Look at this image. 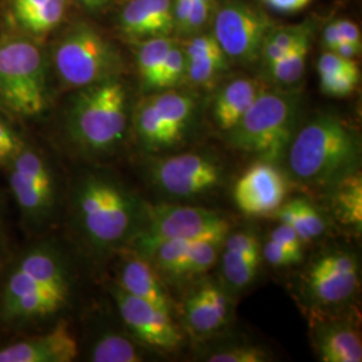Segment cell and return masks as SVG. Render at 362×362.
Segmentation results:
<instances>
[{
	"mask_svg": "<svg viewBox=\"0 0 362 362\" xmlns=\"http://www.w3.org/2000/svg\"><path fill=\"white\" fill-rule=\"evenodd\" d=\"M341 35L337 28L336 22L327 25L324 31V45L327 50H333L337 45L341 42Z\"/></svg>",
	"mask_w": 362,
	"mask_h": 362,
	"instance_id": "obj_50",
	"label": "cell"
},
{
	"mask_svg": "<svg viewBox=\"0 0 362 362\" xmlns=\"http://www.w3.org/2000/svg\"><path fill=\"white\" fill-rule=\"evenodd\" d=\"M215 11L214 0H192V8L188 18L185 34H196L204 30Z\"/></svg>",
	"mask_w": 362,
	"mask_h": 362,
	"instance_id": "obj_39",
	"label": "cell"
},
{
	"mask_svg": "<svg viewBox=\"0 0 362 362\" xmlns=\"http://www.w3.org/2000/svg\"><path fill=\"white\" fill-rule=\"evenodd\" d=\"M332 52H336V54L346 58V59H353L354 57H357L360 52H361V43L341 40Z\"/></svg>",
	"mask_w": 362,
	"mask_h": 362,
	"instance_id": "obj_49",
	"label": "cell"
},
{
	"mask_svg": "<svg viewBox=\"0 0 362 362\" xmlns=\"http://www.w3.org/2000/svg\"><path fill=\"white\" fill-rule=\"evenodd\" d=\"M0 104L19 116H37L46 109V66L33 39L0 38Z\"/></svg>",
	"mask_w": 362,
	"mask_h": 362,
	"instance_id": "obj_4",
	"label": "cell"
},
{
	"mask_svg": "<svg viewBox=\"0 0 362 362\" xmlns=\"http://www.w3.org/2000/svg\"><path fill=\"white\" fill-rule=\"evenodd\" d=\"M270 239L274 242L279 243L281 246L285 247L286 250H288L290 252H293L296 257L300 259L303 258V242L299 238L297 231L286 224V223H281L270 235Z\"/></svg>",
	"mask_w": 362,
	"mask_h": 362,
	"instance_id": "obj_41",
	"label": "cell"
},
{
	"mask_svg": "<svg viewBox=\"0 0 362 362\" xmlns=\"http://www.w3.org/2000/svg\"><path fill=\"white\" fill-rule=\"evenodd\" d=\"M77 1L88 8H101L107 3V0H77Z\"/></svg>",
	"mask_w": 362,
	"mask_h": 362,
	"instance_id": "obj_51",
	"label": "cell"
},
{
	"mask_svg": "<svg viewBox=\"0 0 362 362\" xmlns=\"http://www.w3.org/2000/svg\"><path fill=\"white\" fill-rule=\"evenodd\" d=\"M230 223L219 212L189 206H156L149 208L148 224L134 236V247L149 258L156 247L165 240L184 239L194 242L215 233H230Z\"/></svg>",
	"mask_w": 362,
	"mask_h": 362,
	"instance_id": "obj_7",
	"label": "cell"
},
{
	"mask_svg": "<svg viewBox=\"0 0 362 362\" xmlns=\"http://www.w3.org/2000/svg\"><path fill=\"white\" fill-rule=\"evenodd\" d=\"M66 13V0H46L19 23L34 34H45L58 26Z\"/></svg>",
	"mask_w": 362,
	"mask_h": 362,
	"instance_id": "obj_33",
	"label": "cell"
},
{
	"mask_svg": "<svg viewBox=\"0 0 362 362\" xmlns=\"http://www.w3.org/2000/svg\"><path fill=\"white\" fill-rule=\"evenodd\" d=\"M287 153L288 167L298 180L330 185L356 172L360 143L339 118L321 116L298 132Z\"/></svg>",
	"mask_w": 362,
	"mask_h": 362,
	"instance_id": "obj_1",
	"label": "cell"
},
{
	"mask_svg": "<svg viewBox=\"0 0 362 362\" xmlns=\"http://www.w3.org/2000/svg\"><path fill=\"white\" fill-rule=\"evenodd\" d=\"M310 37L311 28L308 25L281 27L276 30L272 28L263 42L260 54L267 65H272L297 47L302 40Z\"/></svg>",
	"mask_w": 362,
	"mask_h": 362,
	"instance_id": "obj_27",
	"label": "cell"
},
{
	"mask_svg": "<svg viewBox=\"0 0 362 362\" xmlns=\"http://www.w3.org/2000/svg\"><path fill=\"white\" fill-rule=\"evenodd\" d=\"M227 67V55H211L187 61L185 76L197 86L211 83Z\"/></svg>",
	"mask_w": 362,
	"mask_h": 362,
	"instance_id": "obj_35",
	"label": "cell"
},
{
	"mask_svg": "<svg viewBox=\"0 0 362 362\" xmlns=\"http://www.w3.org/2000/svg\"><path fill=\"white\" fill-rule=\"evenodd\" d=\"M358 66L354 62V59H346L341 55H338L332 50L325 52L320 59H318V73L321 76H329V74H336L341 71H350V70H357Z\"/></svg>",
	"mask_w": 362,
	"mask_h": 362,
	"instance_id": "obj_42",
	"label": "cell"
},
{
	"mask_svg": "<svg viewBox=\"0 0 362 362\" xmlns=\"http://www.w3.org/2000/svg\"><path fill=\"white\" fill-rule=\"evenodd\" d=\"M110 293L116 300L121 318L144 344L160 350H175L180 346L182 338L169 313L130 296L118 285L113 286Z\"/></svg>",
	"mask_w": 362,
	"mask_h": 362,
	"instance_id": "obj_10",
	"label": "cell"
},
{
	"mask_svg": "<svg viewBox=\"0 0 362 362\" xmlns=\"http://www.w3.org/2000/svg\"><path fill=\"white\" fill-rule=\"evenodd\" d=\"M358 81H360L358 69L320 77L321 90L332 97H348L357 89Z\"/></svg>",
	"mask_w": 362,
	"mask_h": 362,
	"instance_id": "obj_36",
	"label": "cell"
},
{
	"mask_svg": "<svg viewBox=\"0 0 362 362\" xmlns=\"http://www.w3.org/2000/svg\"><path fill=\"white\" fill-rule=\"evenodd\" d=\"M334 185V208L338 219L345 224L361 228L362 180L360 173L353 172Z\"/></svg>",
	"mask_w": 362,
	"mask_h": 362,
	"instance_id": "obj_25",
	"label": "cell"
},
{
	"mask_svg": "<svg viewBox=\"0 0 362 362\" xmlns=\"http://www.w3.org/2000/svg\"><path fill=\"white\" fill-rule=\"evenodd\" d=\"M77 356V339L66 322H59L45 336L0 349V362H70Z\"/></svg>",
	"mask_w": 362,
	"mask_h": 362,
	"instance_id": "obj_15",
	"label": "cell"
},
{
	"mask_svg": "<svg viewBox=\"0 0 362 362\" xmlns=\"http://www.w3.org/2000/svg\"><path fill=\"white\" fill-rule=\"evenodd\" d=\"M264 3L278 13H297L309 6L311 0H264Z\"/></svg>",
	"mask_w": 362,
	"mask_h": 362,
	"instance_id": "obj_46",
	"label": "cell"
},
{
	"mask_svg": "<svg viewBox=\"0 0 362 362\" xmlns=\"http://www.w3.org/2000/svg\"><path fill=\"white\" fill-rule=\"evenodd\" d=\"M214 37L224 54L236 61L258 58L272 28L266 13L243 0H223L212 16Z\"/></svg>",
	"mask_w": 362,
	"mask_h": 362,
	"instance_id": "obj_8",
	"label": "cell"
},
{
	"mask_svg": "<svg viewBox=\"0 0 362 362\" xmlns=\"http://www.w3.org/2000/svg\"><path fill=\"white\" fill-rule=\"evenodd\" d=\"M185 58L187 61L189 59H196V58H203V57H211V55H219L224 54L221 50L218 40L212 34H206V35H194L191 39L185 49Z\"/></svg>",
	"mask_w": 362,
	"mask_h": 362,
	"instance_id": "obj_38",
	"label": "cell"
},
{
	"mask_svg": "<svg viewBox=\"0 0 362 362\" xmlns=\"http://www.w3.org/2000/svg\"><path fill=\"white\" fill-rule=\"evenodd\" d=\"M121 28L129 38L168 37L175 30L172 0H129L121 13Z\"/></svg>",
	"mask_w": 362,
	"mask_h": 362,
	"instance_id": "obj_16",
	"label": "cell"
},
{
	"mask_svg": "<svg viewBox=\"0 0 362 362\" xmlns=\"http://www.w3.org/2000/svg\"><path fill=\"white\" fill-rule=\"evenodd\" d=\"M70 132L82 148L107 152L122 140L127 129V93L117 79L82 88L69 116Z\"/></svg>",
	"mask_w": 362,
	"mask_h": 362,
	"instance_id": "obj_3",
	"label": "cell"
},
{
	"mask_svg": "<svg viewBox=\"0 0 362 362\" xmlns=\"http://www.w3.org/2000/svg\"><path fill=\"white\" fill-rule=\"evenodd\" d=\"M25 145L13 130L0 118V165L10 164Z\"/></svg>",
	"mask_w": 362,
	"mask_h": 362,
	"instance_id": "obj_40",
	"label": "cell"
},
{
	"mask_svg": "<svg viewBox=\"0 0 362 362\" xmlns=\"http://www.w3.org/2000/svg\"><path fill=\"white\" fill-rule=\"evenodd\" d=\"M191 8H192V0H175L173 3L175 28H177L182 34H185Z\"/></svg>",
	"mask_w": 362,
	"mask_h": 362,
	"instance_id": "obj_45",
	"label": "cell"
},
{
	"mask_svg": "<svg viewBox=\"0 0 362 362\" xmlns=\"http://www.w3.org/2000/svg\"><path fill=\"white\" fill-rule=\"evenodd\" d=\"M299 97L293 91H262L246 115L228 132L233 148L274 163L293 140Z\"/></svg>",
	"mask_w": 362,
	"mask_h": 362,
	"instance_id": "obj_2",
	"label": "cell"
},
{
	"mask_svg": "<svg viewBox=\"0 0 362 362\" xmlns=\"http://www.w3.org/2000/svg\"><path fill=\"white\" fill-rule=\"evenodd\" d=\"M310 38L302 40L297 47L287 52L285 57L269 66L272 77L281 85H293L298 82L305 71L306 59L310 52Z\"/></svg>",
	"mask_w": 362,
	"mask_h": 362,
	"instance_id": "obj_31",
	"label": "cell"
},
{
	"mask_svg": "<svg viewBox=\"0 0 362 362\" xmlns=\"http://www.w3.org/2000/svg\"><path fill=\"white\" fill-rule=\"evenodd\" d=\"M153 177L167 194L187 197L215 188L221 180V170L206 156L185 153L160 160L153 169Z\"/></svg>",
	"mask_w": 362,
	"mask_h": 362,
	"instance_id": "obj_12",
	"label": "cell"
},
{
	"mask_svg": "<svg viewBox=\"0 0 362 362\" xmlns=\"http://www.w3.org/2000/svg\"><path fill=\"white\" fill-rule=\"evenodd\" d=\"M267 360V354L255 346H238L212 354L209 362H263Z\"/></svg>",
	"mask_w": 362,
	"mask_h": 362,
	"instance_id": "obj_37",
	"label": "cell"
},
{
	"mask_svg": "<svg viewBox=\"0 0 362 362\" xmlns=\"http://www.w3.org/2000/svg\"><path fill=\"white\" fill-rule=\"evenodd\" d=\"M228 235L230 233H215L191 242L182 275H196L208 272L216 263Z\"/></svg>",
	"mask_w": 362,
	"mask_h": 362,
	"instance_id": "obj_28",
	"label": "cell"
},
{
	"mask_svg": "<svg viewBox=\"0 0 362 362\" xmlns=\"http://www.w3.org/2000/svg\"><path fill=\"white\" fill-rule=\"evenodd\" d=\"M223 248L247 255H262V246L254 233H238L228 235Z\"/></svg>",
	"mask_w": 362,
	"mask_h": 362,
	"instance_id": "obj_43",
	"label": "cell"
},
{
	"mask_svg": "<svg viewBox=\"0 0 362 362\" xmlns=\"http://www.w3.org/2000/svg\"><path fill=\"white\" fill-rule=\"evenodd\" d=\"M90 360L94 362H140L143 361V357L128 338L107 333L94 344Z\"/></svg>",
	"mask_w": 362,
	"mask_h": 362,
	"instance_id": "obj_29",
	"label": "cell"
},
{
	"mask_svg": "<svg viewBox=\"0 0 362 362\" xmlns=\"http://www.w3.org/2000/svg\"><path fill=\"white\" fill-rule=\"evenodd\" d=\"M118 286L133 297L140 298L160 310L170 314V299L153 267L141 255L125 260Z\"/></svg>",
	"mask_w": 362,
	"mask_h": 362,
	"instance_id": "obj_17",
	"label": "cell"
},
{
	"mask_svg": "<svg viewBox=\"0 0 362 362\" xmlns=\"http://www.w3.org/2000/svg\"><path fill=\"white\" fill-rule=\"evenodd\" d=\"M46 0H13V13L18 19H23L26 15L37 10Z\"/></svg>",
	"mask_w": 362,
	"mask_h": 362,
	"instance_id": "obj_48",
	"label": "cell"
},
{
	"mask_svg": "<svg viewBox=\"0 0 362 362\" xmlns=\"http://www.w3.org/2000/svg\"><path fill=\"white\" fill-rule=\"evenodd\" d=\"M170 133L180 141L184 130L194 113V101L189 95L177 91H165L149 98Z\"/></svg>",
	"mask_w": 362,
	"mask_h": 362,
	"instance_id": "obj_23",
	"label": "cell"
},
{
	"mask_svg": "<svg viewBox=\"0 0 362 362\" xmlns=\"http://www.w3.org/2000/svg\"><path fill=\"white\" fill-rule=\"evenodd\" d=\"M260 259L262 255H247L226 250L221 259V270L224 279L236 288L246 287L255 278Z\"/></svg>",
	"mask_w": 362,
	"mask_h": 362,
	"instance_id": "obj_30",
	"label": "cell"
},
{
	"mask_svg": "<svg viewBox=\"0 0 362 362\" xmlns=\"http://www.w3.org/2000/svg\"><path fill=\"white\" fill-rule=\"evenodd\" d=\"M275 216L281 223L291 226L303 243L321 236L325 231V221L321 214L303 199L284 203L275 211Z\"/></svg>",
	"mask_w": 362,
	"mask_h": 362,
	"instance_id": "obj_22",
	"label": "cell"
},
{
	"mask_svg": "<svg viewBox=\"0 0 362 362\" xmlns=\"http://www.w3.org/2000/svg\"><path fill=\"white\" fill-rule=\"evenodd\" d=\"M43 285H69L66 279L65 269L55 252L38 247L28 251L11 275L6 281L1 296V305L11 302L28 290Z\"/></svg>",
	"mask_w": 362,
	"mask_h": 362,
	"instance_id": "obj_14",
	"label": "cell"
},
{
	"mask_svg": "<svg viewBox=\"0 0 362 362\" xmlns=\"http://www.w3.org/2000/svg\"><path fill=\"white\" fill-rule=\"evenodd\" d=\"M79 223L91 243L112 247L128 238L134 223V204L116 182L89 176L77 194Z\"/></svg>",
	"mask_w": 362,
	"mask_h": 362,
	"instance_id": "obj_6",
	"label": "cell"
},
{
	"mask_svg": "<svg viewBox=\"0 0 362 362\" xmlns=\"http://www.w3.org/2000/svg\"><path fill=\"white\" fill-rule=\"evenodd\" d=\"M336 25L342 40L361 43V31L354 22L349 19H338L336 21Z\"/></svg>",
	"mask_w": 362,
	"mask_h": 362,
	"instance_id": "obj_47",
	"label": "cell"
},
{
	"mask_svg": "<svg viewBox=\"0 0 362 362\" xmlns=\"http://www.w3.org/2000/svg\"><path fill=\"white\" fill-rule=\"evenodd\" d=\"M185 317L194 333L208 334L227 321L228 300L218 286L206 284L187 300Z\"/></svg>",
	"mask_w": 362,
	"mask_h": 362,
	"instance_id": "obj_20",
	"label": "cell"
},
{
	"mask_svg": "<svg viewBox=\"0 0 362 362\" xmlns=\"http://www.w3.org/2000/svg\"><path fill=\"white\" fill-rule=\"evenodd\" d=\"M185 71H187L185 52L184 49H181L180 46L175 43L167 54L163 66L156 77L153 89L163 90V89H169L179 85L181 79L185 77Z\"/></svg>",
	"mask_w": 362,
	"mask_h": 362,
	"instance_id": "obj_34",
	"label": "cell"
},
{
	"mask_svg": "<svg viewBox=\"0 0 362 362\" xmlns=\"http://www.w3.org/2000/svg\"><path fill=\"white\" fill-rule=\"evenodd\" d=\"M69 285L38 286L1 306L8 321H31L49 317L64 308Z\"/></svg>",
	"mask_w": 362,
	"mask_h": 362,
	"instance_id": "obj_18",
	"label": "cell"
},
{
	"mask_svg": "<svg viewBox=\"0 0 362 362\" xmlns=\"http://www.w3.org/2000/svg\"><path fill=\"white\" fill-rule=\"evenodd\" d=\"M175 43V39L170 38L169 35L148 38L141 43L137 52V69L145 89H153L156 77Z\"/></svg>",
	"mask_w": 362,
	"mask_h": 362,
	"instance_id": "obj_26",
	"label": "cell"
},
{
	"mask_svg": "<svg viewBox=\"0 0 362 362\" xmlns=\"http://www.w3.org/2000/svg\"><path fill=\"white\" fill-rule=\"evenodd\" d=\"M8 179L22 215L31 223L46 219L54 204V180L45 158L23 146L10 163Z\"/></svg>",
	"mask_w": 362,
	"mask_h": 362,
	"instance_id": "obj_9",
	"label": "cell"
},
{
	"mask_svg": "<svg viewBox=\"0 0 362 362\" xmlns=\"http://www.w3.org/2000/svg\"><path fill=\"white\" fill-rule=\"evenodd\" d=\"M262 254L264 259L275 267H285L299 263L300 259L296 257L293 252L286 250L285 247L281 246L279 243L269 239L267 243L262 248Z\"/></svg>",
	"mask_w": 362,
	"mask_h": 362,
	"instance_id": "obj_44",
	"label": "cell"
},
{
	"mask_svg": "<svg viewBox=\"0 0 362 362\" xmlns=\"http://www.w3.org/2000/svg\"><path fill=\"white\" fill-rule=\"evenodd\" d=\"M320 357L325 362H361L360 336L346 326H333L320 337Z\"/></svg>",
	"mask_w": 362,
	"mask_h": 362,
	"instance_id": "obj_21",
	"label": "cell"
},
{
	"mask_svg": "<svg viewBox=\"0 0 362 362\" xmlns=\"http://www.w3.org/2000/svg\"><path fill=\"white\" fill-rule=\"evenodd\" d=\"M287 182L282 172L262 160L247 169L236 181L233 200L248 216H269L285 203Z\"/></svg>",
	"mask_w": 362,
	"mask_h": 362,
	"instance_id": "obj_11",
	"label": "cell"
},
{
	"mask_svg": "<svg viewBox=\"0 0 362 362\" xmlns=\"http://www.w3.org/2000/svg\"><path fill=\"white\" fill-rule=\"evenodd\" d=\"M264 90L262 82L251 78H239L227 83L214 105V118L223 132H230L246 115L259 94Z\"/></svg>",
	"mask_w": 362,
	"mask_h": 362,
	"instance_id": "obj_19",
	"label": "cell"
},
{
	"mask_svg": "<svg viewBox=\"0 0 362 362\" xmlns=\"http://www.w3.org/2000/svg\"><path fill=\"white\" fill-rule=\"evenodd\" d=\"M358 285L357 260L345 252L326 255L314 263L308 272L311 296L324 305L349 299Z\"/></svg>",
	"mask_w": 362,
	"mask_h": 362,
	"instance_id": "obj_13",
	"label": "cell"
},
{
	"mask_svg": "<svg viewBox=\"0 0 362 362\" xmlns=\"http://www.w3.org/2000/svg\"><path fill=\"white\" fill-rule=\"evenodd\" d=\"M136 129L140 140L149 149L168 148L179 143L170 133L163 118L157 113L149 98L143 101L137 107Z\"/></svg>",
	"mask_w": 362,
	"mask_h": 362,
	"instance_id": "obj_24",
	"label": "cell"
},
{
	"mask_svg": "<svg viewBox=\"0 0 362 362\" xmlns=\"http://www.w3.org/2000/svg\"><path fill=\"white\" fill-rule=\"evenodd\" d=\"M189 246L191 242L184 239L165 240L156 247L151 257L155 259L156 264L161 272L173 276H181L185 267Z\"/></svg>",
	"mask_w": 362,
	"mask_h": 362,
	"instance_id": "obj_32",
	"label": "cell"
},
{
	"mask_svg": "<svg viewBox=\"0 0 362 362\" xmlns=\"http://www.w3.org/2000/svg\"><path fill=\"white\" fill-rule=\"evenodd\" d=\"M61 81L71 88H86L116 78L122 69L116 47L86 23L70 27L52 52Z\"/></svg>",
	"mask_w": 362,
	"mask_h": 362,
	"instance_id": "obj_5",
	"label": "cell"
}]
</instances>
